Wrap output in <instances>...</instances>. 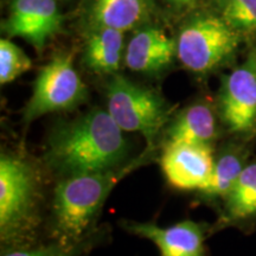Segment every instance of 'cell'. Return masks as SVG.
I'll list each match as a JSON object with an SVG mask.
<instances>
[{
	"instance_id": "5bb4252c",
	"label": "cell",
	"mask_w": 256,
	"mask_h": 256,
	"mask_svg": "<svg viewBox=\"0 0 256 256\" xmlns=\"http://www.w3.org/2000/svg\"><path fill=\"white\" fill-rule=\"evenodd\" d=\"M165 134L166 142L212 146L217 136L216 115L206 102H197L178 113Z\"/></svg>"
},
{
	"instance_id": "6da1fadb",
	"label": "cell",
	"mask_w": 256,
	"mask_h": 256,
	"mask_svg": "<svg viewBox=\"0 0 256 256\" xmlns=\"http://www.w3.org/2000/svg\"><path fill=\"white\" fill-rule=\"evenodd\" d=\"M128 147L108 110L95 108L52 128L44 162L60 178L96 174L128 162Z\"/></svg>"
},
{
	"instance_id": "2e32d148",
	"label": "cell",
	"mask_w": 256,
	"mask_h": 256,
	"mask_svg": "<svg viewBox=\"0 0 256 256\" xmlns=\"http://www.w3.org/2000/svg\"><path fill=\"white\" fill-rule=\"evenodd\" d=\"M256 215V160L242 171L235 186L224 200L220 224L230 226Z\"/></svg>"
},
{
	"instance_id": "7a4b0ae2",
	"label": "cell",
	"mask_w": 256,
	"mask_h": 256,
	"mask_svg": "<svg viewBox=\"0 0 256 256\" xmlns=\"http://www.w3.org/2000/svg\"><path fill=\"white\" fill-rule=\"evenodd\" d=\"M152 150L153 146H147L139 158L118 168L60 178L54 190L50 238L78 243L96 236L95 222L112 190L121 179L146 162Z\"/></svg>"
},
{
	"instance_id": "ac0fdd59",
	"label": "cell",
	"mask_w": 256,
	"mask_h": 256,
	"mask_svg": "<svg viewBox=\"0 0 256 256\" xmlns=\"http://www.w3.org/2000/svg\"><path fill=\"white\" fill-rule=\"evenodd\" d=\"M217 14L240 34L256 32V0H215Z\"/></svg>"
},
{
	"instance_id": "9a60e30c",
	"label": "cell",
	"mask_w": 256,
	"mask_h": 256,
	"mask_svg": "<svg viewBox=\"0 0 256 256\" xmlns=\"http://www.w3.org/2000/svg\"><path fill=\"white\" fill-rule=\"evenodd\" d=\"M247 148L242 145L232 144L224 147L215 156L210 182L208 186L200 192V196L206 200H226L242 171L249 164Z\"/></svg>"
},
{
	"instance_id": "ffe728a7",
	"label": "cell",
	"mask_w": 256,
	"mask_h": 256,
	"mask_svg": "<svg viewBox=\"0 0 256 256\" xmlns=\"http://www.w3.org/2000/svg\"><path fill=\"white\" fill-rule=\"evenodd\" d=\"M165 2L176 11H188L198 8L203 0H165Z\"/></svg>"
},
{
	"instance_id": "277c9868",
	"label": "cell",
	"mask_w": 256,
	"mask_h": 256,
	"mask_svg": "<svg viewBox=\"0 0 256 256\" xmlns=\"http://www.w3.org/2000/svg\"><path fill=\"white\" fill-rule=\"evenodd\" d=\"M241 36L217 14H194L185 22L176 38L177 58L185 69L206 75L235 55Z\"/></svg>"
},
{
	"instance_id": "8fae6325",
	"label": "cell",
	"mask_w": 256,
	"mask_h": 256,
	"mask_svg": "<svg viewBox=\"0 0 256 256\" xmlns=\"http://www.w3.org/2000/svg\"><path fill=\"white\" fill-rule=\"evenodd\" d=\"M177 57V40L162 28L145 25L128 42L124 64L134 72L156 75L168 69Z\"/></svg>"
},
{
	"instance_id": "30bf717a",
	"label": "cell",
	"mask_w": 256,
	"mask_h": 256,
	"mask_svg": "<svg viewBox=\"0 0 256 256\" xmlns=\"http://www.w3.org/2000/svg\"><path fill=\"white\" fill-rule=\"evenodd\" d=\"M127 232L150 240L159 249V256H206V226L194 220H183L171 226L124 220L121 224Z\"/></svg>"
},
{
	"instance_id": "52a82bcc",
	"label": "cell",
	"mask_w": 256,
	"mask_h": 256,
	"mask_svg": "<svg viewBox=\"0 0 256 256\" xmlns=\"http://www.w3.org/2000/svg\"><path fill=\"white\" fill-rule=\"evenodd\" d=\"M218 104L230 132L244 133L256 126V52L224 76Z\"/></svg>"
},
{
	"instance_id": "ba28073f",
	"label": "cell",
	"mask_w": 256,
	"mask_h": 256,
	"mask_svg": "<svg viewBox=\"0 0 256 256\" xmlns=\"http://www.w3.org/2000/svg\"><path fill=\"white\" fill-rule=\"evenodd\" d=\"M63 17L56 0H11L2 24L8 37H20L43 50L62 31Z\"/></svg>"
},
{
	"instance_id": "9c48e42d",
	"label": "cell",
	"mask_w": 256,
	"mask_h": 256,
	"mask_svg": "<svg viewBox=\"0 0 256 256\" xmlns=\"http://www.w3.org/2000/svg\"><path fill=\"white\" fill-rule=\"evenodd\" d=\"M215 154L212 146L165 142L160 165L170 185L185 191L204 190L212 174Z\"/></svg>"
},
{
	"instance_id": "3957f363",
	"label": "cell",
	"mask_w": 256,
	"mask_h": 256,
	"mask_svg": "<svg viewBox=\"0 0 256 256\" xmlns=\"http://www.w3.org/2000/svg\"><path fill=\"white\" fill-rule=\"evenodd\" d=\"M42 179L36 166L20 156H0L2 249L23 248L36 241L42 206Z\"/></svg>"
},
{
	"instance_id": "e0dca14e",
	"label": "cell",
	"mask_w": 256,
	"mask_h": 256,
	"mask_svg": "<svg viewBox=\"0 0 256 256\" xmlns=\"http://www.w3.org/2000/svg\"><path fill=\"white\" fill-rule=\"evenodd\" d=\"M101 241L98 235L78 243H66L50 240L48 243H34L23 248L2 249L0 256H87Z\"/></svg>"
},
{
	"instance_id": "8992f818",
	"label": "cell",
	"mask_w": 256,
	"mask_h": 256,
	"mask_svg": "<svg viewBox=\"0 0 256 256\" xmlns=\"http://www.w3.org/2000/svg\"><path fill=\"white\" fill-rule=\"evenodd\" d=\"M87 96V87L74 66V54L58 52L38 72L23 121L28 124L46 114L72 110Z\"/></svg>"
},
{
	"instance_id": "7c38bea8",
	"label": "cell",
	"mask_w": 256,
	"mask_h": 256,
	"mask_svg": "<svg viewBox=\"0 0 256 256\" xmlns=\"http://www.w3.org/2000/svg\"><path fill=\"white\" fill-rule=\"evenodd\" d=\"M154 14V0H88L84 22L88 28H110L124 32L148 25Z\"/></svg>"
},
{
	"instance_id": "5b68a950",
	"label": "cell",
	"mask_w": 256,
	"mask_h": 256,
	"mask_svg": "<svg viewBox=\"0 0 256 256\" xmlns=\"http://www.w3.org/2000/svg\"><path fill=\"white\" fill-rule=\"evenodd\" d=\"M107 110L124 132L142 133L147 146H153L174 108L154 89L114 74L107 84Z\"/></svg>"
},
{
	"instance_id": "d6986e66",
	"label": "cell",
	"mask_w": 256,
	"mask_h": 256,
	"mask_svg": "<svg viewBox=\"0 0 256 256\" xmlns=\"http://www.w3.org/2000/svg\"><path fill=\"white\" fill-rule=\"evenodd\" d=\"M32 62L26 54L8 38L0 40V83L6 84L28 72Z\"/></svg>"
},
{
	"instance_id": "4fadbf2b",
	"label": "cell",
	"mask_w": 256,
	"mask_h": 256,
	"mask_svg": "<svg viewBox=\"0 0 256 256\" xmlns=\"http://www.w3.org/2000/svg\"><path fill=\"white\" fill-rule=\"evenodd\" d=\"M124 32L110 28H88L83 63L98 75H114L124 60Z\"/></svg>"
}]
</instances>
